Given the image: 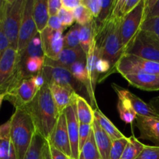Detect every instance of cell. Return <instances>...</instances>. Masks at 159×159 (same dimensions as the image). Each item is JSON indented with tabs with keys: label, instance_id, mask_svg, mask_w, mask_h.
Segmentation results:
<instances>
[{
	"label": "cell",
	"instance_id": "cell-18",
	"mask_svg": "<svg viewBox=\"0 0 159 159\" xmlns=\"http://www.w3.org/2000/svg\"><path fill=\"white\" fill-rule=\"evenodd\" d=\"M48 85H49L51 95L60 114L63 113L64 111L69 106L75 102V97L77 93L74 90L55 83H50Z\"/></svg>",
	"mask_w": 159,
	"mask_h": 159
},
{
	"label": "cell",
	"instance_id": "cell-11",
	"mask_svg": "<svg viewBox=\"0 0 159 159\" xmlns=\"http://www.w3.org/2000/svg\"><path fill=\"white\" fill-rule=\"evenodd\" d=\"M19 60L18 51L12 47L7 48L0 55V94L7 90L11 81L15 76Z\"/></svg>",
	"mask_w": 159,
	"mask_h": 159
},
{
	"label": "cell",
	"instance_id": "cell-41",
	"mask_svg": "<svg viewBox=\"0 0 159 159\" xmlns=\"http://www.w3.org/2000/svg\"><path fill=\"white\" fill-rule=\"evenodd\" d=\"M136 159H159V146L145 145Z\"/></svg>",
	"mask_w": 159,
	"mask_h": 159
},
{
	"label": "cell",
	"instance_id": "cell-15",
	"mask_svg": "<svg viewBox=\"0 0 159 159\" xmlns=\"http://www.w3.org/2000/svg\"><path fill=\"white\" fill-rule=\"evenodd\" d=\"M67 120L68 136L71 149V159L79 158V121L75 102L64 111Z\"/></svg>",
	"mask_w": 159,
	"mask_h": 159
},
{
	"label": "cell",
	"instance_id": "cell-20",
	"mask_svg": "<svg viewBox=\"0 0 159 159\" xmlns=\"http://www.w3.org/2000/svg\"><path fill=\"white\" fill-rule=\"evenodd\" d=\"M0 159H16L11 140L10 120L0 127Z\"/></svg>",
	"mask_w": 159,
	"mask_h": 159
},
{
	"label": "cell",
	"instance_id": "cell-45",
	"mask_svg": "<svg viewBox=\"0 0 159 159\" xmlns=\"http://www.w3.org/2000/svg\"><path fill=\"white\" fill-rule=\"evenodd\" d=\"M48 6L50 16H57L59 10L62 8L61 0H48Z\"/></svg>",
	"mask_w": 159,
	"mask_h": 159
},
{
	"label": "cell",
	"instance_id": "cell-38",
	"mask_svg": "<svg viewBox=\"0 0 159 159\" xmlns=\"http://www.w3.org/2000/svg\"><path fill=\"white\" fill-rule=\"evenodd\" d=\"M116 0L113 1H107V0H102V8L99 17L96 19L97 23H102L107 20L110 16L113 11Z\"/></svg>",
	"mask_w": 159,
	"mask_h": 159
},
{
	"label": "cell",
	"instance_id": "cell-47",
	"mask_svg": "<svg viewBox=\"0 0 159 159\" xmlns=\"http://www.w3.org/2000/svg\"><path fill=\"white\" fill-rule=\"evenodd\" d=\"M62 7L69 11H74L77 7L82 4L80 0H61Z\"/></svg>",
	"mask_w": 159,
	"mask_h": 159
},
{
	"label": "cell",
	"instance_id": "cell-10",
	"mask_svg": "<svg viewBox=\"0 0 159 159\" xmlns=\"http://www.w3.org/2000/svg\"><path fill=\"white\" fill-rule=\"evenodd\" d=\"M34 0H25L23 17L19 34L18 51L23 52L31 40L39 34L34 19Z\"/></svg>",
	"mask_w": 159,
	"mask_h": 159
},
{
	"label": "cell",
	"instance_id": "cell-46",
	"mask_svg": "<svg viewBox=\"0 0 159 159\" xmlns=\"http://www.w3.org/2000/svg\"><path fill=\"white\" fill-rule=\"evenodd\" d=\"M10 47V43L3 30L2 26H0V55Z\"/></svg>",
	"mask_w": 159,
	"mask_h": 159
},
{
	"label": "cell",
	"instance_id": "cell-30",
	"mask_svg": "<svg viewBox=\"0 0 159 159\" xmlns=\"http://www.w3.org/2000/svg\"><path fill=\"white\" fill-rule=\"evenodd\" d=\"M47 140L36 132L24 159H43V148Z\"/></svg>",
	"mask_w": 159,
	"mask_h": 159
},
{
	"label": "cell",
	"instance_id": "cell-24",
	"mask_svg": "<svg viewBox=\"0 0 159 159\" xmlns=\"http://www.w3.org/2000/svg\"><path fill=\"white\" fill-rule=\"evenodd\" d=\"M48 2V0H34V19L39 33L48 27L50 18Z\"/></svg>",
	"mask_w": 159,
	"mask_h": 159
},
{
	"label": "cell",
	"instance_id": "cell-28",
	"mask_svg": "<svg viewBox=\"0 0 159 159\" xmlns=\"http://www.w3.org/2000/svg\"><path fill=\"white\" fill-rule=\"evenodd\" d=\"M127 95H128L129 99L131 102L134 110L136 112L137 115L141 116L159 118L157 113L152 110V107L148 105V103H146L141 98H139L138 96L134 94V93H130V91H128Z\"/></svg>",
	"mask_w": 159,
	"mask_h": 159
},
{
	"label": "cell",
	"instance_id": "cell-37",
	"mask_svg": "<svg viewBox=\"0 0 159 159\" xmlns=\"http://www.w3.org/2000/svg\"><path fill=\"white\" fill-rule=\"evenodd\" d=\"M159 17V0H145L144 20Z\"/></svg>",
	"mask_w": 159,
	"mask_h": 159
},
{
	"label": "cell",
	"instance_id": "cell-22",
	"mask_svg": "<svg viewBox=\"0 0 159 159\" xmlns=\"http://www.w3.org/2000/svg\"><path fill=\"white\" fill-rule=\"evenodd\" d=\"M53 61L56 65L69 68V67L75 62L86 61V54L80 46L77 48H65L60 53L57 58Z\"/></svg>",
	"mask_w": 159,
	"mask_h": 159
},
{
	"label": "cell",
	"instance_id": "cell-44",
	"mask_svg": "<svg viewBox=\"0 0 159 159\" xmlns=\"http://www.w3.org/2000/svg\"><path fill=\"white\" fill-rule=\"evenodd\" d=\"M48 27L51 28V30L55 31H61L64 33V31L67 29L66 27L62 25L61 22L59 20L57 16H50L49 20H48Z\"/></svg>",
	"mask_w": 159,
	"mask_h": 159
},
{
	"label": "cell",
	"instance_id": "cell-17",
	"mask_svg": "<svg viewBox=\"0 0 159 159\" xmlns=\"http://www.w3.org/2000/svg\"><path fill=\"white\" fill-rule=\"evenodd\" d=\"M111 86L117 95V110L120 119L126 124H132L136 119L137 113L128 98V90L115 83H112Z\"/></svg>",
	"mask_w": 159,
	"mask_h": 159
},
{
	"label": "cell",
	"instance_id": "cell-29",
	"mask_svg": "<svg viewBox=\"0 0 159 159\" xmlns=\"http://www.w3.org/2000/svg\"><path fill=\"white\" fill-rule=\"evenodd\" d=\"M69 71L73 77L85 87L88 95L90 93V84L88 71L86 69V61H77L69 67Z\"/></svg>",
	"mask_w": 159,
	"mask_h": 159
},
{
	"label": "cell",
	"instance_id": "cell-43",
	"mask_svg": "<svg viewBox=\"0 0 159 159\" xmlns=\"http://www.w3.org/2000/svg\"><path fill=\"white\" fill-rule=\"evenodd\" d=\"M93 130V125L79 124V152L85 144Z\"/></svg>",
	"mask_w": 159,
	"mask_h": 159
},
{
	"label": "cell",
	"instance_id": "cell-50",
	"mask_svg": "<svg viewBox=\"0 0 159 159\" xmlns=\"http://www.w3.org/2000/svg\"><path fill=\"white\" fill-rule=\"evenodd\" d=\"M148 105L152 107V110H153L154 111L157 113V115L159 116V96L152 98V99L149 101Z\"/></svg>",
	"mask_w": 159,
	"mask_h": 159
},
{
	"label": "cell",
	"instance_id": "cell-9",
	"mask_svg": "<svg viewBox=\"0 0 159 159\" xmlns=\"http://www.w3.org/2000/svg\"><path fill=\"white\" fill-rule=\"evenodd\" d=\"M145 0H141L133 11L127 14L121 22L120 38L124 50L141 30L144 21Z\"/></svg>",
	"mask_w": 159,
	"mask_h": 159
},
{
	"label": "cell",
	"instance_id": "cell-19",
	"mask_svg": "<svg viewBox=\"0 0 159 159\" xmlns=\"http://www.w3.org/2000/svg\"><path fill=\"white\" fill-rule=\"evenodd\" d=\"M123 77L135 88L145 91H159V75L137 73L125 75Z\"/></svg>",
	"mask_w": 159,
	"mask_h": 159
},
{
	"label": "cell",
	"instance_id": "cell-7",
	"mask_svg": "<svg viewBox=\"0 0 159 159\" xmlns=\"http://www.w3.org/2000/svg\"><path fill=\"white\" fill-rule=\"evenodd\" d=\"M39 89L34 83L33 76L24 78L12 89L4 95H0L1 104L6 100L10 102L16 109L23 108L34 99Z\"/></svg>",
	"mask_w": 159,
	"mask_h": 159
},
{
	"label": "cell",
	"instance_id": "cell-23",
	"mask_svg": "<svg viewBox=\"0 0 159 159\" xmlns=\"http://www.w3.org/2000/svg\"><path fill=\"white\" fill-rule=\"evenodd\" d=\"M75 105L79 124L93 125L95 120V111L85 97L76 94Z\"/></svg>",
	"mask_w": 159,
	"mask_h": 159
},
{
	"label": "cell",
	"instance_id": "cell-8",
	"mask_svg": "<svg viewBox=\"0 0 159 159\" xmlns=\"http://www.w3.org/2000/svg\"><path fill=\"white\" fill-rule=\"evenodd\" d=\"M116 71L122 76L137 73L159 75V62L124 54L116 64Z\"/></svg>",
	"mask_w": 159,
	"mask_h": 159
},
{
	"label": "cell",
	"instance_id": "cell-1",
	"mask_svg": "<svg viewBox=\"0 0 159 159\" xmlns=\"http://www.w3.org/2000/svg\"><path fill=\"white\" fill-rule=\"evenodd\" d=\"M23 108L32 117L37 133L48 141L60 116L48 83L46 82L34 99Z\"/></svg>",
	"mask_w": 159,
	"mask_h": 159
},
{
	"label": "cell",
	"instance_id": "cell-31",
	"mask_svg": "<svg viewBox=\"0 0 159 159\" xmlns=\"http://www.w3.org/2000/svg\"><path fill=\"white\" fill-rule=\"evenodd\" d=\"M19 56L21 60H25L30 57H45L42 48L40 33L30 41L24 51L19 54Z\"/></svg>",
	"mask_w": 159,
	"mask_h": 159
},
{
	"label": "cell",
	"instance_id": "cell-35",
	"mask_svg": "<svg viewBox=\"0 0 159 159\" xmlns=\"http://www.w3.org/2000/svg\"><path fill=\"white\" fill-rule=\"evenodd\" d=\"M79 29L80 25L75 23L65 35V48H77L80 46L79 41Z\"/></svg>",
	"mask_w": 159,
	"mask_h": 159
},
{
	"label": "cell",
	"instance_id": "cell-6",
	"mask_svg": "<svg viewBox=\"0 0 159 159\" xmlns=\"http://www.w3.org/2000/svg\"><path fill=\"white\" fill-rule=\"evenodd\" d=\"M124 54L159 62V38L152 33L140 30L124 50Z\"/></svg>",
	"mask_w": 159,
	"mask_h": 159
},
{
	"label": "cell",
	"instance_id": "cell-51",
	"mask_svg": "<svg viewBox=\"0 0 159 159\" xmlns=\"http://www.w3.org/2000/svg\"><path fill=\"white\" fill-rule=\"evenodd\" d=\"M43 159H51V152H50V146L48 141H47L46 144H45L44 146V148H43Z\"/></svg>",
	"mask_w": 159,
	"mask_h": 159
},
{
	"label": "cell",
	"instance_id": "cell-33",
	"mask_svg": "<svg viewBox=\"0 0 159 159\" xmlns=\"http://www.w3.org/2000/svg\"><path fill=\"white\" fill-rule=\"evenodd\" d=\"M145 144L137 139L134 135L129 137L128 143L120 159H136L144 150Z\"/></svg>",
	"mask_w": 159,
	"mask_h": 159
},
{
	"label": "cell",
	"instance_id": "cell-32",
	"mask_svg": "<svg viewBox=\"0 0 159 159\" xmlns=\"http://www.w3.org/2000/svg\"><path fill=\"white\" fill-rule=\"evenodd\" d=\"M79 159H102L96 145L93 129L92 130L89 138L79 152Z\"/></svg>",
	"mask_w": 159,
	"mask_h": 159
},
{
	"label": "cell",
	"instance_id": "cell-12",
	"mask_svg": "<svg viewBox=\"0 0 159 159\" xmlns=\"http://www.w3.org/2000/svg\"><path fill=\"white\" fill-rule=\"evenodd\" d=\"M42 48L45 57L55 61L65 49V36L61 31H55L46 27L40 33Z\"/></svg>",
	"mask_w": 159,
	"mask_h": 159
},
{
	"label": "cell",
	"instance_id": "cell-3",
	"mask_svg": "<svg viewBox=\"0 0 159 159\" xmlns=\"http://www.w3.org/2000/svg\"><path fill=\"white\" fill-rule=\"evenodd\" d=\"M9 120L11 121V140L16 159H24L37 132L34 123L24 108L16 109Z\"/></svg>",
	"mask_w": 159,
	"mask_h": 159
},
{
	"label": "cell",
	"instance_id": "cell-48",
	"mask_svg": "<svg viewBox=\"0 0 159 159\" xmlns=\"http://www.w3.org/2000/svg\"><path fill=\"white\" fill-rule=\"evenodd\" d=\"M48 144H49V143H48ZM49 146H50V152H51V159H71L70 157H68V155H66L65 153L61 152L60 150L54 147V146L50 145V144Z\"/></svg>",
	"mask_w": 159,
	"mask_h": 159
},
{
	"label": "cell",
	"instance_id": "cell-5",
	"mask_svg": "<svg viewBox=\"0 0 159 159\" xmlns=\"http://www.w3.org/2000/svg\"><path fill=\"white\" fill-rule=\"evenodd\" d=\"M41 72L44 75L47 83H55L66 86L83 97H89L85 87L73 77L68 68L56 65L52 60L46 57Z\"/></svg>",
	"mask_w": 159,
	"mask_h": 159
},
{
	"label": "cell",
	"instance_id": "cell-42",
	"mask_svg": "<svg viewBox=\"0 0 159 159\" xmlns=\"http://www.w3.org/2000/svg\"><path fill=\"white\" fill-rule=\"evenodd\" d=\"M82 4L86 6L95 19L99 17L102 8V0H81Z\"/></svg>",
	"mask_w": 159,
	"mask_h": 159
},
{
	"label": "cell",
	"instance_id": "cell-2",
	"mask_svg": "<svg viewBox=\"0 0 159 159\" xmlns=\"http://www.w3.org/2000/svg\"><path fill=\"white\" fill-rule=\"evenodd\" d=\"M122 20L110 16L102 23H97L95 40L101 57L110 62L116 71L118 61L124 54V48L120 38ZM97 23V22H96Z\"/></svg>",
	"mask_w": 159,
	"mask_h": 159
},
{
	"label": "cell",
	"instance_id": "cell-16",
	"mask_svg": "<svg viewBox=\"0 0 159 159\" xmlns=\"http://www.w3.org/2000/svg\"><path fill=\"white\" fill-rule=\"evenodd\" d=\"M136 127L140 133L139 138L147 140L159 146V118L137 115Z\"/></svg>",
	"mask_w": 159,
	"mask_h": 159
},
{
	"label": "cell",
	"instance_id": "cell-27",
	"mask_svg": "<svg viewBox=\"0 0 159 159\" xmlns=\"http://www.w3.org/2000/svg\"><path fill=\"white\" fill-rule=\"evenodd\" d=\"M46 57H30L25 60L20 58V65L23 68L26 75L29 77L41 72L45 63Z\"/></svg>",
	"mask_w": 159,
	"mask_h": 159
},
{
	"label": "cell",
	"instance_id": "cell-21",
	"mask_svg": "<svg viewBox=\"0 0 159 159\" xmlns=\"http://www.w3.org/2000/svg\"><path fill=\"white\" fill-rule=\"evenodd\" d=\"M93 129L94 131L95 140H96V145H97L98 150L100 154L102 159H110V150L112 148L113 141L110 138L107 132L102 128L100 124H99L96 119L93 124Z\"/></svg>",
	"mask_w": 159,
	"mask_h": 159
},
{
	"label": "cell",
	"instance_id": "cell-40",
	"mask_svg": "<svg viewBox=\"0 0 159 159\" xmlns=\"http://www.w3.org/2000/svg\"><path fill=\"white\" fill-rule=\"evenodd\" d=\"M141 30L151 32L159 38V17L145 20L142 23Z\"/></svg>",
	"mask_w": 159,
	"mask_h": 159
},
{
	"label": "cell",
	"instance_id": "cell-4",
	"mask_svg": "<svg viewBox=\"0 0 159 159\" xmlns=\"http://www.w3.org/2000/svg\"><path fill=\"white\" fill-rule=\"evenodd\" d=\"M24 2L25 0H2L0 2V26L9 39L10 47L16 51Z\"/></svg>",
	"mask_w": 159,
	"mask_h": 159
},
{
	"label": "cell",
	"instance_id": "cell-34",
	"mask_svg": "<svg viewBox=\"0 0 159 159\" xmlns=\"http://www.w3.org/2000/svg\"><path fill=\"white\" fill-rule=\"evenodd\" d=\"M73 14H74L75 23L80 26L88 24L95 19L89 9L82 4H81L79 7L73 11Z\"/></svg>",
	"mask_w": 159,
	"mask_h": 159
},
{
	"label": "cell",
	"instance_id": "cell-25",
	"mask_svg": "<svg viewBox=\"0 0 159 159\" xmlns=\"http://www.w3.org/2000/svg\"><path fill=\"white\" fill-rule=\"evenodd\" d=\"M95 111V118L96 120L99 122L102 128L107 132V134L110 136L112 141H116V140L120 139L125 137L124 134L120 132V130L110 120L108 117L99 110L98 107L94 109Z\"/></svg>",
	"mask_w": 159,
	"mask_h": 159
},
{
	"label": "cell",
	"instance_id": "cell-14",
	"mask_svg": "<svg viewBox=\"0 0 159 159\" xmlns=\"http://www.w3.org/2000/svg\"><path fill=\"white\" fill-rule=\"evenodd\" d=\"M99 57H101V56L97 46H96L94 36L89 50L86 54V69L88 71L90 84V93L89 95V99L90 104L92 105V107L95 106L96 108L98 107L96 101V97H95V90H96V84L98 83V81H99V75H98L97 70H96V64H97Z\"/></svg>",
	"mask_w": 159,
	"mask_h": 159
},
{
	"label": "cell",
	"instance_id": "cell-36",
	"mask_svg": "<svg viewBox=\"0 0 159 159\" xmlns=\"http://www.w3.org/2000/svg\"><path fill=\"white\" fill-rule=\"evenodd\" d=\"M129 138L124 137V138H120L113 141L112 144L111 150H110V159H120L124 154V150L128 143Z\"/></svg>",
	"mask_w": 159,
	"mask_h": 159
},
{
	"label": "cell",
	"instance_id": "cell-39",
	"mask_svg": "<svg viewBox=\"0 0 159 159\" xmlns=\"http://www.w3.org/2000/svg\"><path fill=\"white\" fill-rule=\"evenodd\" d=\"M57 16H58L60 21L61 22L62 25L66 28L72 26L75 22L72 11L67 10V9H64L63 7L59 10Z\"/></svg>",
	"mask_w": 159,
	"mask_h": 159
},
{
	"label": "cell",
	"instance_id": "cell-26",
	"mask_svg": "<svg viewBox=\"0 0 159 159\" xmlns=\"http://www.w3.org/2000/svg\"><path fill=\"white\" fill-rule=\"evenodd\" d=\"M96 26H97V23H96V19H94L91 23L88 24L80 26V29H79L80 47L85 51V54L88 53L93 38H94Z\"/></svg>",
	"mask_w": 159,
	"mask_h": 159
},
{
	"label": "cell",
	"instance_id": "cell-49",
	"mask_svg": "<svg viewBox=\"0 0 159 159\" xmlns=\"http://www.w3.org/2000/svg\"><path fill=\"white\" fill-rule=\"evenodd\" d=\"M33 81H34L35 86L39 90L46 84V79H45L44 75H43L42 72H40L37 75H36L33 76Z\"/></svg>",
	"mask_w": 159,
	"mask_h": 159
},
{
	"label": "cell",
	"instance_id": "cell-13",
	"mask_svg": "<svg viewBox=\"0 0 159 159\" xmlns=\"http://www.w3.org/2000/svg\"><path fill=\"white\" fill-rule=\"evenodd\" d=\"M50 145H52L71 158V149L65 113L59 116L55 127L48 139Z\"/></svg>",
	"mask_w": 159,
	"mask_h": 159
}]
</instances>
